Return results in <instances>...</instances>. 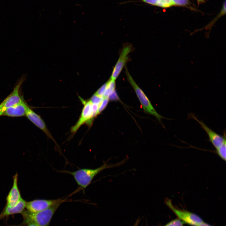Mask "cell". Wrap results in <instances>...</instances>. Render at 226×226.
<instances>
[{
  "instance_id": "e0dca14e",
  "label": "cell",
  "mask_w": 226,
  "mask_h": 226,
  "mask_svg": "<svg viewBox=\"0 0 226 226\" xmlns=\"http://www.w3.org/2000/svg\"><path fill=\"white\" fill-rule=\"evenodd\" d=\"M109 100L108 97H103L102 101L99 105L98 109V114H100L105 108L108 103Z\"/></svg>"
},
{
  "instance_id": "52a82bcc",
  "label": "cell",
  "mask_w": 226,
  "mask_h": 226,
  "mask_svg": "<svg viewBox=\"0 0 226 226\" xmlns=\"http://www.w3.org/2000/svg\"><path fill=\"white\" fill-rule=\"evenodd\" d=\"M67 198L55 199H37L26 202L25 208L28 212L34 213L45 210L58 204L66 202Z\"/></svg>"
},
{
  "instance_id": "5bb4252c",
  "label": "cell",
  "mask_w": 226,
  "mask_h": 226,
  "mask_svg": "<svg viewBox=\"0 0 226 226\" xmlns=\"http://www.w3.org/2000/svg\"><path fill=\"white\" fill-rule=\"evenodd\" d=\"M141 1L151 5L162 8H167L175 5L173 0H142Z\"/></svg>"
},
{
  "instance_id": "ac0fdd59",
  "label": "cell",
  "mask_w": 226,
  "mask_h": 226,
  "mask_svg": "<svg viewBox=\"0 0 226 226\" xmlns=\"http://www.w3.org/2000/svg\"><path fill=\"white\" fill-rule=\"evenodd\" d=\"M185 223L178 218L173 220L164 226H184Z\"/></svg>"
},
{
  "instance_id": "d6986e66",
  "label": "cell",
  "mask_w": 226,
  "mask_h": 226,
  "mask_svg": "<svg viewBox=\"0 0 226 226\" xmlns=\"http://www.w3.org/2000/svg\"><path fill=\"white\" fill-rule=\"evenodd\" d=\"M103 97L99 96L98 95L94 94L92 96L90 100L93 104H95L99 105L102 101Z\"/></svg>"
},
{
  "instance_id": "ba28073f",
  "label": "cell",
  "mask_w": 226,
  "mask_h": 226,
  "mask_svg": "<svg viewBox=\"0 0 226 226\" xmlns=\"http://www.w3.org/2000/svg\"><path fill=\"white\" fill-rule=\"evenodd\" d=\"M133 46L130 43L123 46L117 62L114 67L110 79L115 81L128 60V56L133 50Z\"/></svg>"
},
{
  "instance_id": "5b68a950",
  "label": "cell",
  "mask_w": 226,
  "mask_h": 226,
  "mask_svg": "<svg viewBox=\"0 0 226 226\" xmlns=\"http://www.w3.org/2000/svg\"><path fill=\"white\" fill-rule=\"evenodd\" d=\"M165 203L178 218L185 223L192 226H198L203 222L199 216L194 213L176 208L173 206L171 200L168 198L165 199Z\"/></svg>"
},
{
  "instance_id": "7a4b0ae2",
  "label": "cell",
  "mask_w": 226,
  "mask_h": 226,
  "mask_svg": "<svg viewBox=\"0 0 226 226\" xmlns=\"http://www.w3.org/2000/svg\"><path fill=\"white\" fill-rule=\"evenodd\" d=\"M61 204H57L44 210L34 213L25 210L21 214L23 220L21 225L24 226L28 223H33L38 226H49L54 214Z\"/></svg>"
},
{
  "instance_id": "cb8c5ba5",
  "label": "cell",
  "mask_w": 226,
  "mask_h": 226,
  "mask_svg": "<svg viewBox=\"0 0 226 226\" xmlns=\"http://www.w3.org/2000/svg\"><path fill=\"white\" fill-rule=\"evenodd\" d=\"M24 226H38L35 224L33 223H27Z\"/></svg>"
},
{
  "instance_id": "8992f818",
  "label": "cell",
  "mask_w": 226,
  "mask_h": 226,
  "mask_svg": "<svg viewBox=\"0 0 226 226\" xmlns=\"http://www.w3.org/2000/svg\"><path fill=\"white\" fill-rule=\"evenodd\" d=\"M26 78L25 74L22 75L18 80L13 91L0 104V116L8 108L23 100L20 96L19 90Z\"/></svg>"
},
{
  "instance_id": "2e32d148",
  "label": "cell",
  "mask_w": 226,
  "mask_h": 226,
  "mask_svg": "<svg viewBox=\"0 0 226 226\" xmlns=\"http://www.w3.org/2000/svg\"><path fill=\"white\" fill-rule=\"evenodd\" d=\"M226 140L223 144L216 149V153L223 160L225 161L226 159Z\"/></svg>"
},
{
  "instance_id": "30bf717a",
  "label": "cell",
  "mask_w": 226,
  "mask_h": 226,
  "mask_svg": "<svg viewBox=\"0 0 226 226\" xmlns=\"http://www.w3.org/2000/svg\"><path fill=\"white\" fill-rule=\"evenodd\" d=\"M191 116L192 118L200 124L202 128L207 133L209 141L216 149L220 147L226 140L225 131L223 133V136H221L207 126L202 121L198 119L194 115L191 114Z\"/></svg>"
},
{
  "instance_id": "6da1fadb",
  "label": "cell",
  "mask_w": 226,
  "mask_h": 226,
  "mask_svg": "<svg viewBox=\"0 0 226 226\" xmlns=\"http://www.w3.org/2000/svg\"><path fill=\"white\" fill-rule=\"evenodd\" d=\"M126 160H123L114 164L105 163L95 169L83 168L74 171L67 170L62 171V173L70 174L73 177L79 186V188L76 191L78 192L81 190L84 191L90 184L94 178L102 170L106 169L120 166Z\"/></svg>"
},
{
  "instance_id": "3957f363",
  "label": "cell",
  "mask_w": 226,
  "mask_h": 226,
  "mask_svg": "<svg viewBox=\"0 0 226 226\" xmlns=\"http://www.w3.org/2000/svg\"><path fill=\"white\" fill-rule=\"evenodd\" d=\"M125 73L127 80L134 89L143 110L146 113L154 116L159 121L161 122V119L164 117L157 112L146 95L134 81L127 67L125 66Z\"/></svg>"
},
{
  "instance_id": "7c38bea8",
  "label": "cell",
  "mask_w": 226,
  "mask_h": 226,
  "mask_svg": "<svg viewBox=\"0 0 226 226\" xmlns=\"http://www.w3.org/2000/svg\"><path fill=\"white\" fill-rule=\"evenodd\" d=\"M27 105L23 100L7 109L2 116L9 117H21L25 115Z\"/></svg>"
},
{
  "instance_id": "9a60e30c",
  "label": "cell",
  "mask_w": 226,
  "mask_h": 226,
  "mask_svg": "<svg viewBox=\"0 0 226 226\" xmlns=\"http://www.w3.org/2000/svg\"><path fill=\"white\" fill-rule=\"evenodd\" d=\"M107 85L103 97H108L115 90L116 88L115 81L110 79L107 82Z\"/></svg>"
},
{
  "instance_id": "8fae6325",
  "label": "cell",
  "mask_w": 226,
  "mask_h": 226,
  "mask_svg": "<svg viewBox=\"0 0 226 226\" xmlns=\"http://www.w3.org/2000/svg\"><path fill=\"white\" fill-rule=\"evenodd\" d=\"M18 175L16 173L13 176L12 186L6 198V205L13 207L16 206L22 198L18 186Z\"/></svg>"
},
{
  "instance_id": "603a6c76",
  "label": "cell",
  "mask_w": 226,
  "mask_h": 226,
  "mask_svg": "<svg viewBox=\"0 0 226 226\" xmlns=\"http://www.w3.org/2000/svg\"><path fill=\"white\" fill-rule=\"evenodd\" d=\"M198 226H212L203 221L199 224Z\"/></svg>"
},
{
  "instance_id": "4fadbf2b",
  "label": "cell",
  "mask_w": 226,
  "mask_h": 226,
  "mask_svg": "<svg viewBox=\"0 0 226 226\" xmlns=\"http://www.w3.org/2000/svg\"><path fill=\"white\" fill-rule=\"evenodd\" d=\"M26 202L22 198L20 202L14 207H10L5 205L0 214V220L10 215L22 214L25 210Z\"/></svg>"
},
{
  "instance_id": "484cf974",
  "label": "cell",
  "mask_w": 226,
  "mask_h": 226,
  "mask_svg": "<svg viewBox=\"0 0 226 226\" xmlns=\"http://www.w3.org/2000/svg\"><path fill=\"white\" fill-rule=\"evenodd\" d=\"M137 226V225H135V226Z\"/></svg>"
},
{
  "instance_id": "ffe728a7",
  "label": "cell",
  "mask_w": 226,
  "mask_h": 226,
  "mask_svg": "<svg viewBox=\"0 0 226 226\" xmlns=\"http://www.w3.org/2000/svg\"><path fill=\"white\" fill-rule=\"evenodd\" d=\"M107 85V82L102 85L94 93L99 96L103 97Z\"/></svg>"
},
{
  "instance_id": "7402d4cb",
  "label": "cell",
  "mask_w": 226,
  "mask_h": 226,
  "mask_svg": "<svg viewBox=\"0 0 226 226\" xmlns=\"http://www.w3.org/2000/svg\"><path fill=\"white\" fill-rule=\"evenodd\" d=\"M108 98L109 99H111L112 100L118 99V97L115 90L109 96Z\"/></svg>"
},
{
  "instance_id": "277c9868",
  "label": "cell",
  "mask_w": 226,
  "mask_h": 226,
  "mask_svg": "<svg viewBox=\"0 0 226 226\" xmlns=\"http://www.w3.org/2000/svg\"><path fill=\"white\" fill-rule=\"evenodd\" d=\"M79 98L83 105V107L80 116L76 124L71 127V132L74 134L80 126L86 123L89 126H90L92 123L94 116L93 109L92 103L90 100H85L80 96Z\"/></svg>"
},
{
  "instance_id": "44dd1931",
  "label": "cell",
  "mask_w": 226,
  "mask_h": 226,
  "mask_svg": "<svg viewBox=\"0 0 226 226\" xmlns=\"http://www.w3.org/2000/svg\"><path fill=\"white\" fill-rule=\"evenodd\" d=\"M175 5L184 6L188 3V0H173Z\"/></svg>"
},
{
  "instance_id": "9c48e42d",
  "label": "cell",
  "mask_w": 226,
  "mask_h": 226,
  "mask_svg": "<svg viewBox=\"0 0 226 226\" xmlns=\"http://www.w3.org/2000/svg\"><path fill=\"white\" fill-rule=\"evenodd\" d=\"M25 116L34 125L43 131L48 138L52 139L58 148L59 147L58 145L49 131L45 123L40 116L35 113L28 105L26 107Z\"/></svg>"
},
{
  "instance_id": "d4e9b609",
  "label": "cell",
  "mask_w": 226,
  "mask_h": 226,
  "mask_svg": "<svg viewBox=\"0 0 226 226\" xmlns=\"http://www.w3.org/2000/svg\"><path fill=\"white\" fill-rule=\"evenodd\" d=\"M198 0L199 1H202V0Z\"/></svg>"
}]
</instances>
